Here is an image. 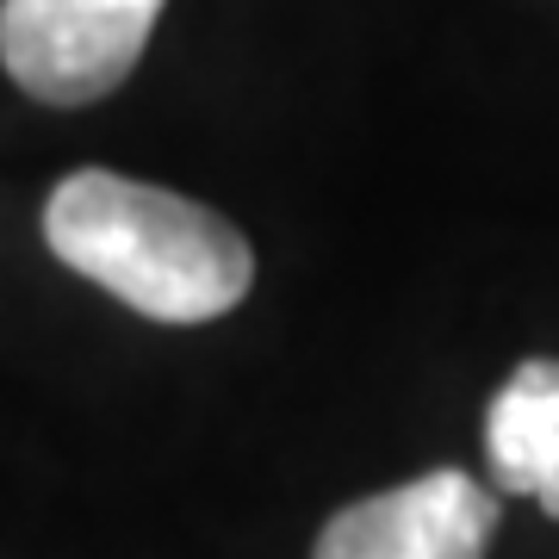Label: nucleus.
Returning a JSON list of instances; mask_svg holds the SVG:
<instances>
[{"label":"nucleus","mask_w":559,"mask_h":559,"mask_svg":"<svg viewBox=\"0 0 559 559\" xmlns=\"http://www.w3.org/2000/svg\"><path fill=\"white\" fill-rule=\"evenodd\" d=\"M44 242L62 267L87 274L112 299L156 323L224 318L255 286V255L212 205L81 168L44 205Z\"/></svg>","instance_id":"obj_1"},{"label":"nucleus","mask_w":559,"mask_h":559,"mask_svg":"<svg viewBox=\"0 0 559 559\" xmlns=\"http://www.w3.org/2000/svg\"><path fill=\"white\" fill-rule=\"evenodd\" d=\"M162 0H0V62L32 100H106L138 69Z\"/></svg>","instance_id":"obj_2"},{"label":"nucleus","mask_w":559,"mask_h":559,"mask_svg":"<svg viewBox=\"0 0 559 559\" xmlns=\"http://www.w3.org/2000/svg\"><path fill=\"white\" fill-rule=\"evenodd\" d=\"M498 535V498L473 473H423V479L360 498L323 522L311 559H485Z\"/></svg>","instance_id":"obj_3"},{"label":"nucleus","mask_w":559,"mask_h":559,"mask_svg":"<svg viewBox=\"0 0 559 559\" xmlns=\"http://www.w3.org/2000/svg\"><path fill=\"white\" fill-rule=\"evenodd\" d=\"M485 454L503 491L540 498L559 522V360L535 355L503 380L485 411Z\"/></svg>","instance_id":"obj_4"}]
</instances>
